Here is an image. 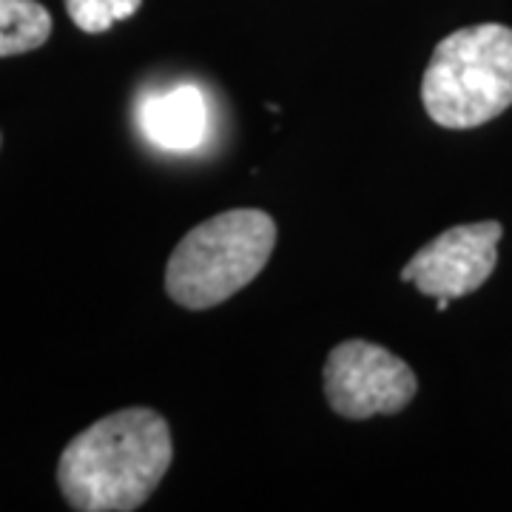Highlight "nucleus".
I'll return each instance as SVG.
<instances>
[{
    "mask_svg": "<svg viewBox=\"0 0 512 512\" xmlns=\"http://www.w3.org/2000/svg\"><path fill=\"white\" fill-rule=\"evenodd\" d=\"M171 458L168 421L151 407H126L69 441L57 464V484L72 510H140L160 487Z\"/></svg>",
    "mask_w": 512,
    "mask_h": 512,
    "instance_id": "obj_1",
    "label": "nucleus"
},
{
    "mask_svg": "<svg viewBox=\"0 0 512 512\" xmlns=\"http://www.w3.org/2000/svg\"><path fill=\"white\" fill-rule=\"evenodd\" d=\"M276 248V222L234 208L191 228L165 265V291L185 311H208L251 285Z\"/></svg>",
    "mask_w": 512,
    "mask_h": 512,
    "instance_id": "obj_2",
    "label": "nucleus"
},
{
    "mask_svg": "<svg viewBox=\"0 0 512 512\" xmlns=\"http://www.w3.org/2000/svg\"><path fill=\"white\" fill-rule=\"evenodd\" d=\"M421 103L441 128H478L512 106V29L478 23L436 46L421 80Z\"/></svg>",
    "mask_w": 512,
    "mask_h": 512,
    "instance_id": "obj_3",
    "label": "nucleus"
},
{
    "mask_svg": "<svg viewBox=\"0 0 512 512\" xmlns=\"http://www.w3.org/2000/svg\"><path fill=\"white\" fill-rule=\"evenodd\" d=\"M419 393L413 367L396 353L365 339H348L328 353L325 396L342 419L396 416Z\"/></svg>",
    "mask_w": 512,
    "mask_h": 512,
    "instance_id": "obj_4",
    "label": "nucleus"
},
{
    "mask_svg": "<svg viewBox=\"0 0 512 512\" xmlns=\"http://www.w3.org/2000/svg\"><path fill=\"white\" fill-rule=\"evenodd\" d=\"M501 234L504 228L495 220L453 225L404 265L402 279L433 299L467 296L478 291L495 271Z\"/></svg>",
    "mask_w": 512,
    "mask_h": 512,
    "instance_id": "obj_5",
    "label": "nucleus"
},
{
    "mask_svg": "<svg viewBox=\"0 0 512 512\" xmlns=\"http://www.w3.org/2000/svg\"><path fill=\"white\" fill-rule=\"evenodd\" d=\"M137 126L151 146L177 154L194 151L211 131L208 100L191 83L151 92L137 103Z\"/></svg>",
    "mask_w": 512,
    "mask_h": 512,
    "instance_id": "obj_6",
    "label": "nucleus"
},
{
    "mask_svg": "<svg viewBox=\"0 0 512 512\" xmlns=\"http://www.w3.org/2000/svg\"><path fill=\"white\" fill-rule=\"evenodd\" d=\"M52 35V15L37 0H0V57L26 55Z\"/></svg>",
    "mask_w": 512,
    "mask_h": 512,
    "instance_id": "obj_7",
    "label": "nucleus"
},
{
    "mask_svg": "<svg viewBox=\"0 0 512 512\" xmlns=\"http://www.w3.org/2000/svg\"><path fill=\"white\" fill-rule=\"evenodd\" d=\"M143 0H66V12L80 32L103 35L114 23L131 18Z\"/></svg>",
    "mask_w": 512,
    "mask_h": 512,
    "instance_id": "obj_8",
    "label": "nucleus"
}]
</instances>
